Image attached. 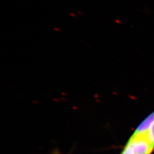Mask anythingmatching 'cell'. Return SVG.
<instances>
[{"label":"cell","instance_id":"cell-4","mask_svg":"<svg viewBox=\"0 0 154 154\" xmlns=\"http://www.w3.org/2000/svg\"><path fill=\"white\" fill-rule=\"evenodd\" d=\"M54 30H56L57 32H61V30H60V29H58V28H54Z\"/></svg>","mask_w":154,"mask_h":154},{"label":"cell","instance_id":"cell-3","mask_svg":"<svg viewBox=\"0 0 154 154\" xmlns=\"http://www.w3.org/2000/svg\"><path fill=\"white\" fill-rule=\"evenodd\" d=\"M147 134V137L149 138V141L154 149V122L149 127V131Z\"/></svg>","mask_w":154,"mask_h":154},{"label":"cell","instance_id":"cell-1","mask_svg":"<svg viewBox=\"0 0 154 154\" xmlns=\"http://www.w3.org/2000/svg\"><path fill=\"white\" fill-rule=\"evenodd\" d=\"M128 144L134 154H151L154 149L149 141L147 134H134Z\"/></svg>","mask_w":154,"mask_h":154},{"label":"cell","instance_id":"cell-6","mask_svg":"<svg viewBox=\"0 0 154 154\" xmlns=\"http://www.w3.org/2000/svg\"><path fill=\"white\" fill-rule=\"evenodd\" d=\"M78 14H82V13H81V11H78Z\"/></svg>","mask_w":154,"mask_h":154},{"label":"cell","instance_id":"cell-5","mask_svg":"<svg viewBox=\"0 0 154 154\" xmlns=\"http://www.w3.org/2000/svg\"><path fill=\"white\" fill-rule=\"evenodd\" d=\"M71 16H72V17H76V15L75 14H74V13H71L70 14Z\"/></svg>","mask_w":154,"mask_h":154},{"label":"cell","instance_id":"cell-2","mask_svg":"<svg viewBox=\"0 0 154 154\" xmlns=\"http://www.w3.org/2000/svg\"><path fill=\"white\" fill-rule=\"evenodd\" d=\"M154 122V111L150 115H149L141 124L138 126L134 134H147L149 128L152 123Z\"/></svg>","mask_w":154,"mask_h":154}]
</instances>
